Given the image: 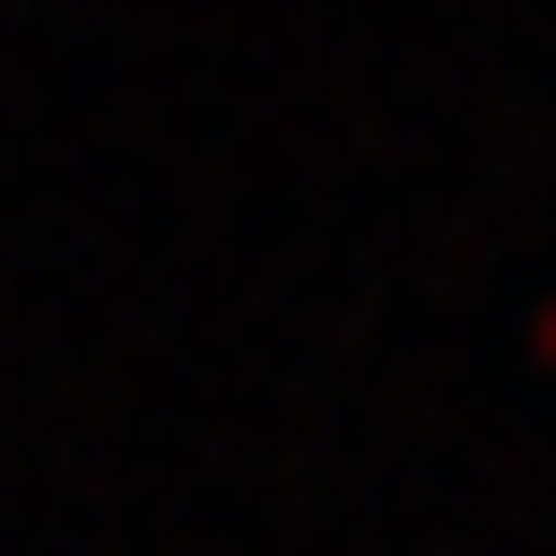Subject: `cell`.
Returning a JSON list of instances; mask_svg holds the SVG:
<instances>
[{
  "label": "cell",
  "mask_w": 556,
  "mask_h": 556,
  "mask_svg": "<svg viewBox=\"0 0 556 556\" xmlns=\"http://www.w3.org/2000/svg\"><path fill=\"white\" fill-rule=\"evenodd\" d=\"M542 352H556V307H542Z\"/></svg>",
  "instance_id": "1"
}]
</instances>
